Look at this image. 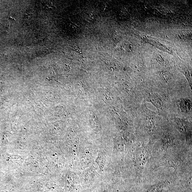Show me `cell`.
<instances>
[{
	"instance_id": "7a4b0ae2",
	"label": "cell",
	"mask_w": 192,
	"mask_h": 192,
	"mask_svg": "<svg viewBox=\"0 0 192 192\" xmlns=\"http://www.w3.org/2000/svg\"><path fill=\"white\" fill-rule=\"evenodd\" d=\"M148 100L159 109H162L163 105V101L162 99L159 96L155 94H151L148 97Z\"/></svg>"
},
{
	"instance_id": "3957f363",
	"label": "cell",
	"mask_w": 192,
	"mask_h": 192,
	"mask_svg": "<svg viewBox=\"0 0 192 192\" xmlns=\"http://www.w3.org/2000/svg\"><path fill=\"white\" fill-rule=\"evenodd\" d=\"M149 110L146 111L147 114L145 118V126L148 129H152L155 125V118Z\"/></svg>"
},
{
	"instance_id": "277c9868",
	"label": "cell",
	"mask_w": 192,
	"mask_h": 192,
	"mask_svg": "<svg viewBox=\"0 0 192 192\" xmlns=\"http://www.w3.org/2000/svg\"><path fill=\"white\" fill-rule=\"evenodd\" d=\"M145 150H144L142 151V153L139 154L137 155V157L136 158V161H137V164L139 165V167H140L141 168H142V167L145 164V162H146L147 160L148 159V157H145Z\"/></svg>"
},
{
	"instance_id": "ba28073f",
	"label": "cell",
	"mask_w": 192,
	"mask_h": 192,
	"mask_svg": "<svg viewBox=\"0 0 192 192\" xmlns=\"http://www.w3.org/2000/svg\"><path fill=\"white\" fill-rule=\"evenodd\" d=\"M74 50L75 51L77 52H79V53H81V50L79 49H77V48H75V49H74Z\"/></svg>"
},
{
	"instance_id": "8992f818",
	"label": "cell",
	"mask_w": 192,
	"mask_h": 192,
	"mask_svg": "<svg viewBox=\"0 0 192 192\" xmlns=\"http://www.w3.org/2000/svg\"><path fill=\"white\" fill-rule=\"evenodd\" d=\"M160 76L166 81H168L171 78V74L168 71L163 70L160 72Z\"/></svg>"
},
{
	"instance_id": "5b68a950",
	"label": "cell",
	"mask_w": 192,
	"mask_h": 192,
	"mask_svg": "<svg viewBox=\"0 0 192 192\" xmlns=\"http://www.w3.org/2000/svg\"><path fill=\"white\" fill-rule=\"evenodd\" d=\"M176 123H177V126L179 129L182 131L184 132H187V122L180 119H177L176 120Z\"/></svg>"
},
{
	"instance_id": "52a82bcc",
	"label": "cell",
	"mask_w": 192,
	"mask_h": 192,
	"mask_svg": "<svg viewBox=\"0 0 192 192\" xmlns=\"http://www.w3.org/2000/svg\"><path fill=\"white\" fill-rule=\"evenodd\" d=\"M157 60L158 62H159L160 63L163 64L164 63V61L163 57H161L160 56H158L157 57Z\"/></svg>"
},
{
	"instance_id": "6da1fadb",
	"label": "cell",
	"mask_w": 192,
	"mask_h": 192,
	"mask_svg": "<svg viewBox=\"0 0 192 192\" xmlns=\"http://www.w3.org/2000/svg\"><path fill=\"white\" fill-rule=\"evenodd\" d=\"M182 112L187 113L190 111L192 108L191 102L188 99H182L177 102Z\"/></svg>"
}]
</instances>
